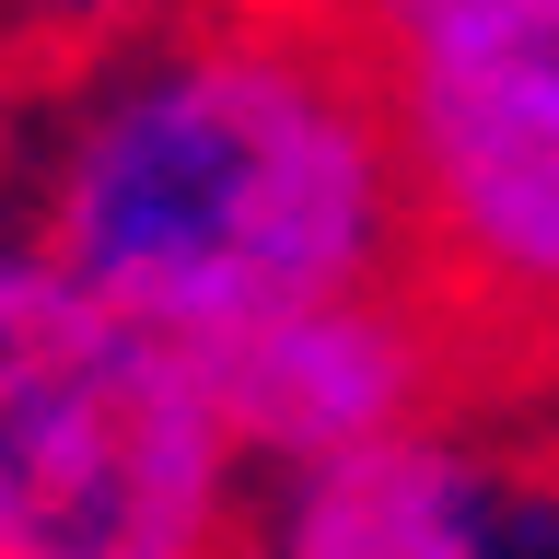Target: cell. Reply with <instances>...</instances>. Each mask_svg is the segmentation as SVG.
Returning <instances> with one entry per match:
<instances>
[{"label":"cell","mask_w":559,"mask_h":559,"mask_svg":"<svg viewBox=\"0 0 559 559\" xmlns=\"http://www.w3.org/2000/svg\"><path fill=\"white\" fill-rule=\"evenodd\" d=\"M12 222L187 349L419 269L384 70L314 0H187L47 70Z\"/></svg>","instance_id":"cell-1"},{"label":"cell","mask_w":559,"mask_h":559,"mask_svg":"<svg viewBox=\"0 0 559 559\" xmlns=\"http://www.w3.org/2000/svg\"><path fill=\"white\" fill-rule=\"evenodd\" d=\"M245 501L210 361L0 222V559H234Z\"/></svg>","instance_id":"cell-2"},{"label":"cell","mask_w":559,"mask_h":559,"mask_svg":"<svg viewBox=\"0 0 559 559\" xmlns=\"http://www.w3.org/2000/svg\"><path fill=\"white\" fill-rule=\"evenodd\" d=\"M373 70L419 280L489 384L559 396V0H454Z\"/></svg>","instance_id":"cell-3"},{"label":"cell","mask_w":559,"mask_h":559,"mask_svg":"<svg viewBox=\"0 0 559 559\" xmlns=\"http://www.w3.org/2000/svg\"><path fill=\"white\" fill-rule=\"evenodd\" d=\"M234 559H559L548 384H466L314 466H257Z\"/></svg>","instance_id":"cell-4"},{"label":"cell","mask_w":559,"mask_h":559,"mask_svg":"<svg viewBox=\"0 0 559 559\" xmlns=\"http://www.w3.org/2000/svg\"><path fill=\"white\" fill-rule=\"evenodd\" d=\"M222 408H234L245 454L257 466H314V454H349L396 431V419L466 396L478 349L454 326V304L419 269L396 280H349V292H314V304H280L257 326H234L222 349H199Z\"/></svg>","instance_id":"cell-5"},{"label":"cell","mask_w":559,"mask_h":559,"mask_svg":"<svg viewBox=\"0 0 559 559\" xmlns=\"http://www.w3.org/2000/svg\"><path fill=\"white\" fill-rule=\"evenodd\" d=\"M187 0H0V24L24 35L47 70H70V59H94V47H117V35H152V24H175Z\"/></svg>","instance_id":"cell-6"},{"label":"cell","mask_w":559,"mask_h":559,"mask_svg":"<svg viewBox=\"0 0 559 559\" xmlns=\"http://www.w3.org/2000/svg\"><path fill=\"white\" fill-rule=\"evenodd\" d=\"M35 94H47V59L0 24V222L24 210V152H35Z\"/></svg>","instance_id":"cell-7"},{"label":"cell","mask_w":559,"mask_h":559,"mask_svg":"<svg viewBox=\"0 0 559 559\" xmlns=\"http://www.w3.org/2000/svg\"><path fill=\"white\" fill-rule=\"evenodd\" d=\"M314 12H326V24H349V35H361V47L384 59L396 35H419L431 12H454V0H314Z\"/></svg>","instance_id":"cell-8"}]
</instances>
